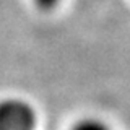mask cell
<instances>
[{
    "label": "cell",
    "mask_w": 130,
    "mask_h": 130,
    "mask_svg": "<svg viewBox=\"0 0 130 130\" xmlns=\"http://www.w3.org/2000/svg\"><path fill=\"white\" fill-rule=\"evenodd\" d=\"M36 116L32 107L21 99L0 103V130H32Z\"/></svg>",
    "instance_id": "6da1fadb"
},
{
    "label": "cell",
    "mask_w": 130,
    "mask_h": 130,
    "mask_svg": "<svg viewBox=\"0 0 130 130\" xmlns=\"http://www.w3.org/2000/svg\"><path fill=\"white\" fill-rule=\"evenodd\" d=\"M73 130H111V128H109L106 124H103L101 120L86 119V120H81L80 124H76Z\"/></svg>",
    "instance_id": "7a4b0ae2"
},
{
    "label": "cell",
    "mask_w": 130,
    "mask_h": 130,
    "mask_svg": "<svg viewBox=\"0 0 130 130\" xmlns=\"http://www.w3.org/2000/svg\"><path fill=\"white\" fill-rule=\"evenodd\" d=\"M36 2H38V5L44 7V8H51V7H54L59 0H36Z\"/></svg>",
    "instance_id": "3957f363"
}]
</instances>
